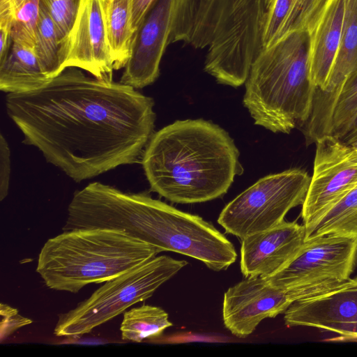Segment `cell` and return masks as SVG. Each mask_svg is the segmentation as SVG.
I'll list each match as a JSON object with an SVG mask.
<instances>
[{
  "mask_svg": "<svg viewBox=\"0 0 357 357\" xmlns=\"http://www.w3.org/2000/svg\"><path fill=\"white\" fill-rule=\"evenodd\" d=\"M67 67L41 87L7 93L23 143L76 182L137 162L153 134L154 102L135 88Z\"/></svg>",
  "mask_w": 357,
  "mask_h": 357,
  "instance_id": "1",
  "label": "cell"
},
{
  "mask_svg": "<svg viewBox=\"0 0 357 357\" xmlns=\"http://www.w3.org/2000/svg\"><path fill=\"white\" fill-rule=\"evenodd\" d=\"M229 134L202 120L176 121L153 133L142 166L152 191L178 204L211 201L225 195L243 172Z\"/></svg>",
  "mask_w": 357,
  "mask_h": 357,
  "instance_id": "2",
  "label": "cell"
},
{
  "mask_svg": "<svg viewBox=\"0 0 357 357\" xmlns=\"http://www.w3.org/2000/svg\"><path fill=\"white\" fill-rule=\"evenodd\" d=\"M314 91L310 33L298 31L258 54L245 81L243 104L256 125L289 133L307 121Z\"/></svg>",
  "mask_w": 357,
  "mask_h": 357,
  "instance_id": "3",
  "label": "cell"
},
{
  "mask_svg": "<svg viewBox=\"0 0 357 357\" xmlns=\"http://www.w3.org/2000/svg\"><path fill=\"white\" fill-rule=\"evenodd\" d=\"M158 254L154 247L120 230L63 231L43 245L36 271L48 288L77 293L88 284L117 277Z\"/></svg>",
  "mask_w": 357,
  "mask_h": 357,
  "instance_id": "4",
  "label": "cell"
},
{
  "mask_svg": "<svg viewBox=\"0 0 357 357\" xmlns=\"http://www.w3.org/2000/svg\"><path fill=\"white\" fill-rule=\"evenodd\" d=\"M185 260L167 255L149 261L104 282L88 298L58 317L54 333L77 337L150 298L185 266Z\"/></svg>",
  "mask_w": 357,
  "mask_h": 357,
  "instance_id": "5",
  "label": "cell"
},
{
  "mask_svg": "<svg viewBox=\"0 0 357 357\" xmlns=\"http://www.w3.org/2000/svg\"><path fill=\"white\" fill-rule=\"evenodd\" d=\"M310 180L299 168L263 177L227 204L218 222L240 239L271 229L291 208L303 205Z\"/></svg>",
  "mask_w": 357,
  "mask_h": 357,
  "instance_id": "6",
  "label": "cell"
},
{
  "mask_svg": "<svg viewBox=\"0 0 357 357\" xmlns=\"http://www.w3.org/2000/svg\"><path fill=\"white\" fill-rule=\"evenodd\" d=\"M356 266L357 238L324 235L305 240L292 260L267 279L294 302L340 285Z\"/></svg>",
  "mask_w": 357,
  "mask_h": 357,
  "instance_id": "7",
  "label": "cell"
},
{
  "mask_svg": "<svg viewBox=\"0 0 357 357\" xmlns=\"http://www.w3.org/2000/svg\"><path fill=\"white\" fill-rule=\"evenodd\" d=\"M198 0H155L134 34L120 82L142 89L155 81L167 47L189 44Z\"/></svg>",
  "mask_w": 357,
  "mask_h": 357,
  "instance_id": "8",
  "label": "cell"
},
{
  "mask_svg": "<svg viewBox=\"0 0 357 357\" xmlns=\"http://www.w3.org/2000/svg\"><path fill=\"white\" fill-rule=\"evenodd\" d=\"M313 174L302 205L306 234L357 185V150L326 135L316 142Z\"/></svg>",
  "mask_w": 357,
  "mask_h": 357,
  "instance_id": "9",
  "label": "cell"
},
{
  "mask_svg": "<svg viewBox=\"0 0 357 357\" xmlns=\"http://www.w3.org/2000/svg\"><path fill=\"white\" fill-rule=\"evenodd\" d=\"M292 302L286 291L272 285L267 278H245L224 294V325L234 336L245 338L262 320L284 313Z\"/></svg>",
  "mask_w": 357,
  "mask_h": 357,
  "instance_id": "10",
  "label": "cell"
},
{
  "mask_svg": "<svg viewBox=\"0 0 357 357\" xmlns=\"http://www.w3.org/2000/svg\"><path fill=\"white\" fill-rule=\"evenodd\" d=\"M357 69V0H344V14L338 52L328 81L315 90L303 133L309 143L331 135L335 102L348 76Z\"/></svg>",
  "mask_w": 357,
  "mask_h": 357,
  "instance_id": "11",
  "label": "cell"
},
{
  "mask_svg": "<svg viewBox=\"0 0 357 357\" xmlns=\"http://www.w3.org/2000/svg\"><path fill=\"white\" fill-rule=\"evenodd\" d=\"M287 327L310 326L357 337V277L322 293L294 301L284 313Z\"/></svg>",
  "mask_w": 357,
  "mask_h": 357,
  "instance_id": "12",
  "label": "cell"
},
{
  "mask_svg": "<svg viewBox=\"0 0 357 357\" xmlns=\"http://www.w3.org/2000/svg\"><path fill=\"white\" fill-rule=\"evenodd\" d=\"M64 68L84 70L113 80L114 63L105 22L103 0H83L66 48Z\"/></svg>",
  "mask_w": 357,
  "mask_h": 357,
  "instance_id": "13",
  "label": "cell"
},
{
  "mask_svg": "<svg viewBox=\"0 0 357 357\" xmlns=\"http://www.w3.org/2000/svg\"><path fill=\"white\" fill-rule=\"evenodd\" d=\"M306 238L304 225L282 221L267 230L241 238V271L245 278H269L297 255Z\"/></svg>",
  "mask_w": 357,
  "mask_h": 357,
  "instance_id": "14",
  "label": "cell"
},
{
  "mask_svg": "<svg viewBox=\"0 0 357 357\" xmlns=\"http://www.w3.org/2000/svg\"><path fill=\"white\" fill-rule=\"evenodd\" d=\"M344 14V0H326L308 31L311 76L315 90H322L328 81L338 52Z\"/></svg>",
  "mask_w": 357,
  "mask_h": 357,
  "instance_id": "15",
  "label": "cell"
},
{
  "mask_svg": "<svg viewBox=\"0 0 357 357\" xmlns=\"http://www.w3.org/2000/svg\"><path fill=\"white\" fill-rule=\"evenodd\" d=\"M326 0H268L261 34V50L290 33L309 31Z\"/></svg>",
  "mask_w": 357,
  "mask_h": 357,
  "instance_id": "16",
  "label": "cell"
},
{
  "mask_svg": "<svg viewBox=\"0 0 357 357\" xmlns=\"http://www.w3.org/2000/svg\"><path fill=\"white\" fill-rule=\"evenodd\" d=\"M50 79L33 49L15 42L6 57L0 61V89L7 93L36 89Z\"/></svg>",
  "mask_w": 357,
  "mask_h": 357,
  "instance_id": "17",
  "label": "cell"
},
{
  "mask_svg": "<svg viewBox=\"0 0 357 357\" xmlns=\"http://www.w3.org/2000/svg\"><path fill=\"white\" fill-rule=\"evenodd\" d=\"M103 12L114 68L119 70L130 59L135 34L130 0H103Z\"/></svg>",
  "mask_w": 357,
  "mask_h": 357,
  "instance_id": "18",
  "label": "cell"
},
{
  "mask_svg": "<svg viewBox=\"0 0 357 357\" xmlns=\"http://www.w3.org/2000/svg\"><path fill=\"white\" fill-rule=\"evenodd\" d=\"M33 50L44 73L49 78L56 76L64 69L62 45L59 39L56 26L42 1Z\"/></svg>",
  "mask_w": 357,
  "mask_h": 357,
  "instance_id": "19",
  "label": "cell"
},
{
  "mask_svg": "<svg viewBox=\"0 0 357 357\" xmlns=\"http://www.w3.org/2000/svg\"><path fill=\"white\" fill-rule=\"evenodd\" d=\"M173 324L168 314L162 308L142 305L126 311L121 324V338L135 342H141L147 338L162 335Z\"/></svg>",
  "mask_w": 357,
  "mask_h": 357,
  "instance_id": "20",
  "label": "cell"
},
{
  "mask_svg": "<svg viewBox=\"0 0 357 357\" xmlns=\"http://www.w3.org/2000/svg\"><path fill=\"white\" fill-rule=\"evenodd\" d=\"M328 234L357 238V185L321 218L305 240Z\"/></svg>",
  "mask_w": 357,
  "mask_h": 357,
  "instance_id": "21",
  "label": "cell"
},
{
  "mask_svg": "<svg viewBox=\"0 0 357 357\" xmlns=\"http://www.w3.org/2000/svg\"><path fill=\"white\" fill-rule=\"evenodd\" d=\"M41 0H0V17L11 20L13 42L33 49Z\"/></svg>",
  "mask_w": 357,
  "mask_h": 357,
  "instance_id": "22",
  "label": "cell"
},
{
  "mask_svg": "<svg viewBox=\"0 0 357 357\" xmlns=\"http://www.w3.org/2000/svg\"><path fill=\"white\" fill-rule=\"evenodd\" d=\"M357 116V69L347 78L335 105L331 135L340 139Z\"/></svg>",
  "mask_w": 357,
  "mask_h": 357,
  "instance_id": "23",
  "label": "cell"
},
{
  "mask_svg": "<svg viewBox=\"0 0 357 357\" xmlns=\"http://www.w3.org/2000/svg\"><path fill=\"white\" fill-rule=\"evenodd\" d=\"M41 1L45 5L56 26L59 39L62 45L65 64L66 59V45L75 24L83 0Z\"/></svg>",
  "mask_w": 357,
  "mask_h": 357,
  "instance_id": "24",
  "label": "cell"
},
{
  "mask_svg": "<svg viewBox=\"0 0 357 357\" xmlns=\"http://www.w3.org/2000/svg\"><path fill=\"white\" fill-rule=\"evenodd\" d=\"M0 314L2 317L0 328L1 342H3L20 328L32 322L31 319L21 316L17 309L6 304H1Z\"/></svg>",
  "mask_w": 357,
  "mask_h": 357,
  "instance_id": "25",
  "label": "cell"
},
{
  "mask_svg": "<svg viewBox=\"0 0 357 357\" xmlns=\"http://www.w3.org/2000/svg\"><path fill=\"white\" fill-rule=\"evenodd\" d=\"M11 172L10 151L6 138L0 136V200L8 195Z\"/></svg>",
  "mask_w": 357,
  "mask_h": 357,
  "instance_id": "26",
  "label": "cell"
},
{
  "mask_svg": "<svg viewBox=\"0 0 357 357\" xmlns=\"http://www.w3.org/2000/svg\"><path fill=\"white\" fill-rule=\"evenodd\" d=\"M155 0H130L132 26L135 32Z\"/></svg>",
  "mask_w": 357,
  "mask_h": 357,
  "instance_id": "27",
  "label": "cell"
},
{
  "mask_svg": "<svg viewBox=\"0 0 357 357\" xmlns=\"http://www.w3.org/2000/svg\"><path fill=\"white\" fill-rule=\"evenodd\" d=\"M357 139V116L354 120L345 135L340 139L347 144H351Z\"/></svg>",
  "mask_w": 357,
  "mask_h": 357,
  "instance_id": "28",
  "label": "cell"
},
{
  "mask_svg": "<svg viewBox=\"0 0 357 357\" xmlns=\"http://www.w3.org/2000/svg\"><path fill=\"white\" fill-rule=\"evenodd\" d=\"M355 149L357 150V139L351 144Z\"/></svg>",
  "mask_w": 357,
  "mask_h": 357,
  "instance_id": "29",
  "label": "cell"
},
{
  "mask_svg": "<svg viewBox=\"0 0 357 357\" xmlns=\"http://www.w3.org/2000/svg\"><path fill=\"white\" fill-rule=\"evenodd\" d=\"M268 1V0H264L265 5H266V3H267Z\"/></svg>",
  "mask_w": 357,
  "mask_h": 357,
  "instance_id": "30",
  "label": "cell"
}]
</instances>
